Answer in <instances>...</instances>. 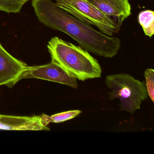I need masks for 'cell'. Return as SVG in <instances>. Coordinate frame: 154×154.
Masks as SVG:
<instances>
[{"instance_id": "obj_1", "label": "cell", "mask_w": 154, "mask_h": 154, "mask_svg": "<svg viewBox=\"0 0 154 154\" xmlns=\"http://www.w3.org/2000/svg\"><path fill=\"white\" fill-rule=\"evenodd\" d=\"M32 6L40 22L67 34L88 52L112 58L120 48L119 38L97 31L57 7L52 0H32Z\"/></svg>"}, {"instance_id": "obj_7", "label": "cell", "mask_w": 154, "mask_h": 154, "mask_svg": "<svg viewBox=\"0 0 154 154\" xmlns=\"http://www.w3.org/2000/svg\"><path fill=\"white\" fill-rule=\"evenodd\" d=\"M102 13L114 20L120 26L131 15L129 0H86Z\"/></svg>"}, {"instance_id": "obj_9", "label": "cell", "mask_w": 154, "mask_h": 154, "mask_svg": "<svg viewBox=\"0 0 154 154\" xmlns=\"http://www.w3.org/2000/svg\"><path fill=\"white\" fill-rule=\"evenodd\" d=\"M81 113H82L81 110H74L57 113L51 116L42 114L40 115V117L42 123L45 126H47L51 123H60L72 119L77 117Z\"/></svg>"}, {"instance_id": "obj_5", "label": "cell", "mask_w": 154, "mask_h": 154, "mask_svg": "<svg viewBox=\"0 0 154 154\" xmlns=\"http://www.w3.org/2000/svg\"><path fill=\"white\" fill-rule=\"evenodd\" d=\"M29 78L58 83L74 89L78 87L75 78L69 76L63 69L52 62L44 65L27 66L20 76V80Z\"/></svg>"}, {"instance_id": "obj_4", "label": "cell", "mask_w": 154, "mask_h": 154, "mask_svg": "<svg viewBox=\"0 0 154 154\" xmlns=\"http://www.w3.org/2000/svg\"><path fill=\"white\" fill-rule=\"evenodd\" d=\"M55 4L84 23L95 26L109 36H113L120 31L121 26L118 23L86 0H56Z\"/></svg>"}, {"instance_id": "obj_12", "label": "cell", "mask_w": 154, "mask_h": 154, "mask_svg": "<svg viewBox=\"0 0 154 154\" xmlns=\"http://www.w3.org/2000/svg\"><path fill=\"white\" fill-rule=\"evenodd\" d=\"M146 88L148 95L153 102H154V70L148 68L145 71Z\"/></svg>"}, {"instance_id": "obj_8", "label": "cell", "mask_w": 154, "mask_h": 154, "mask_svg": "<svg viewBox=\"0 0 154 154\" xmlns=\"http://www.w3.org/2000/svg\"><path fill=\"white\" fill-rule=\"evenodd\" d=\"M0 130L10 131H49L42 123L40 115L16 116L0 114Z\"/></svg>"}, {"instance_id": "obj_3", "label": "cell", "mask_w": 154, "mask_h": 154, "mask_svg": "<svg viewBox=\"0 0 154 154\" xmlns=\"http://www.w3.org/2000/svg\"><path fill=\"white\" fill-rule=\"evenodd\" d=\"M105 83L111 91V100L118 98L120 109L133 114L140 109L143 101L148 98L146 84L127 74L109 75L105 77Z\"/></svg>"}, {"instance_id": "obj_2", "label": "cell", "mask_w": 154, "mask_h": 154, "mask_svg": "<svg viewBox=\"0 0 154 154\" xmlns=\"http://www.w3.org/2000/svg\"><path fill=\"white\" fill-rule=\"evenodd\" d=\"M47 47L51 62L71 77L82 81L101 77L102 69L99 62L81 47L54 37L49 40Z\"/></svg>"}, {"instance_id": "obj_6", "label": "cell", "mask_w": 154, "mask_h": 154, "mask_svg": "<svg viewBox=\"0 0 154 154\" xmlns=\"http://www.w3.org/2000/svg\"><path fill=\"white\" fill-rule=\"evenodd\" d=\"M26 64L12 56L0 43V86L11 88L20 81Z\"/></svg>"}, {"instance_id": "obj_11", "label": "cell", "mask_w": 154, "mask_h": 154, "mask_svg": "<svg viewBox=\"0 0 154 154\" xmlns=\"http://www.w3.org/2000/svg\"><path fill=\"white\" fill-rule=\"evenodd\" d=\"M29 0H0V11L8 13H18L24 4Z\"/></svg>"}, {"instance_id": "obj_10", "label": "cell", "mask_w": 154, "mask_h": 154, "mask_svg": "<svg viewBox=\"0 0 154 154\" xmlns=\"http://www.w3.org/2000/svg\"><path fill=\"white\" fill-rule=\"evenodd\" d=\"M138 20L145 35L151 38L154 33V11L151 10L141 11L139 14Z\"/></svg>"}]
</instances>
